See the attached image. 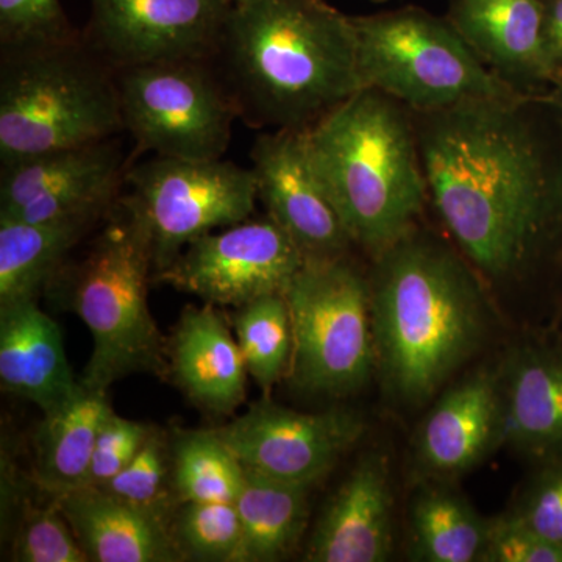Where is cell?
I'll use <instances>...</instances> for the list:
<instances>
[{"label": "cell", "instance_id": "cell-1", "mask_svg": "<svg viewBox=\"0 0 562 562\" xmlns=\"http://www.w3.org/2000/svg\"><path fill=\"white\" fill-rule=\"evenodd\" d=\"M520 105L473 101L425 113L417 140L443 224L492 277L524 265L562 199Z\"/></svg>", "mask_w": 562, "mask_h": 562}, {"label": "cell", "instance_id": "cell-2", "mask_svg": "<svg viewBox=\"0 0 562 562\" xmlns=\"http://www.w3.org/2000/svg\"><path fill=\"white\" fill-rule=\"evenodd\" d=\"M216 57L241 117L312 127L362 90L351 16L327 0H235Z\"/></svg>", "mask_w": 562, "mask_h": 562}, {"label": "cell", "instance_id": "cell-3", "mask_svg": "<svg viewBox=\"0 0 562 562\" xmlns=\"http://www.w3.org/2000/svg\"><path fill=\"white\" fill-rule=\"evenodd\" d=\"M371 294L376 369L398 401L430 398L482 342V291L436 244L408 235L380 254Z\"/></svg>", "mask_w": 562, "mask_h": 562}, {"label": "cell", "instance_id": "cell-4", "mask_svg": "<svg viewBox=\"0 0 562 562\" xmlns=\"http://www.w3.org/2000/svg\"><path fill=\"white\" fill-rule=\"evenodd\" d=\"M314 169L351 243L379 257L409 235L427 194L419 143L383 92H355L306 128Z\"/></svg>", "mask_w": 562, "mask_h": 562}, {"label": "cell", "instance_id": "cell-5", "mask_svg": "<svg viewBox=\"0 0 562 562\" xmlns=\"http://www.w3.org/2000/svg\"><path fill=\"white\" fill-rule=\"evenodd\" d=\"M124 131L116 70L88 41L2 50V165L113 138Z\"/></svg>", "mask_w": 562, "mask_h": 562}, {"label": "cell", "instance_id": "cell-6", "mask_svg": "<svg viewBox=\"0 0 562 562\" xmlns=\"http://www.w3.org/2000/svg\"><path fill=\"white\" fill-rule=\"evenodd\" d=\"M362 90L431 113L473 101L524 102L486 66L449 18L419 7L351 16Z\"/></svg>", "mask_w": 562, "mask_h": 562}, {"label": "cell", "instance_id": "cell-7", "mask_svg": "<svg viewBox=\"0 0 562 562\" xmlns=\"http://www.w3.org/2000/svg\"><path fill=\"white\" fill-rule=\"evenodd\" d=\"M106 225L74 277L72 308L91 333L90 361L79 380L87 390L106 394L132 373L162 375L165 339L147 303L154 271L149 239L133 211Z\"/></svg>", "mask_w": 562, "mask_h": 562}, {"label": "cell", "instance_id": "cell-8", "mask_svg": "<svg viewBox=\"0 0 562 562\" xmlns=\"http://www.w3.org/2000/svg\"><path fill=\"white\" fill-rule=\"evenodd\" d=\"M284 299L290 382L330 397L361 390L376 369L371 284L344 257L305 258Z\"/></svg>", "mask_w": 562, "mask_h": 562}, {"label": "cell", "instance_id": "cell-9", "mask_svg": "<svg viewBox=\"0 0 562 562\" xmlns=\"http://www.w3.org/2000/svg\"><path fill=\"white\" fill-rule=\"evenodd\" d=\"M209 58L116 70L124 131L140 150L184 160H220L241 117Z\"/></svg>", "mask_w": 562, "mask_h": 562}, {"label": "cell", "instance_id": "cell-10", "mask_svg": "<svg viewBox=\"0 0 562 562\" xmlns=\"http://www.w3.org/2000/svg\"><path fill=\"white\" fill-rule=\"evenodd\" d=\"M132 194L124 199L149 239L158 273L216 228L247 221L258 201L251 169L231 161L155 157L127 173Z\"/></svg>", "mask_w": 562, "mask_h": 562}, {"label": "cell", "instance_id": "cell-11", "mask_svg": "<svg viewBox=\"0 0 562 562\" xmlns=\"http://www.w3.org/2000/svg\"><path fill=\"white\" fill-rule=\"evenodd\" d=\"M303 261L297 244L268 217L201 236L154 277L211 305L241 308L268 295H284Z\"/></svg>", "mask_w": 562, "mask_h": 562}, {"label": "cell", "instance_id": "cell-12", "mask_svg": "<svg viewBox=\"0 0 562 562\" xmlns=\"http://www.w3.org/2000/svg\"><path fill=\"white\" fill-rule=\"evenodd\" d=\"M228 3L221 0H91L88 44L114 70L216 54Z\"/></svg>", "mask_w": 562, "mask_h": 562}, {"label": "cell", "instance_id": "cell-13", "mask_svg": "<svg viewBox=\"0 0 562 562\" xmlns=\"http://www.w3.org/2000/svg\"><path fill=\"white\" fill-rule=\"evenodd\" d=\"M362 431L364 424L350 412L299 413L271 402L216 430L244 468L305 486L324 479Z\"/></svg>", "mask_w": 562, "mask_h": 562}, {"label": "cell", "instance_id": "cell-14", "mask_svg": "<svg viewBox=\"0 0 562 562\" xmlns=\"http://www.w3.org/2000/svg\"><path fill=\"white\" fill-rule=\"evenodd\" d=\"M124 179L121 149L113 138L2 165L0 220L102 216Z\"/></svg>", "mask_w": 562, "mask_h": 562}, {"label": "cell", "instance_id": "cell-15", "mask_svg": "<svg viewBox=\"0 0 562 562\" xmlns=\"http://www.w3.org/2000/svg\"><path fill=\"white\" fill-rule=\"evenodd\" d=\"M258 199L305 258L344 257L351 239L310 158L306 128L262 133L250 151Z\"/></svg>", "mask_w": 562, "mask_h": 562}, {"label": "cell", "instance_id": "cell-16", "mask_svg": "<svg viewBox=\"0 0 562 562\" xmlns=\"http://www.w3.org/2000/svg\"><path fill=\"white\" fill-rule=\"evenodd\" d=\"M392 547L390 465L383 454L362 458L317 522L306 560L383 562Z\"/></svg>", "mask_w": 562, "mask_h": 562}, {"label": "cell", "instance_id": "cell-17", "mask_svg": "<svg viewBox=\"0 0 562 562\" xmlns=\"http://www.w3.org/2000/svg\"><path fill=\"white\" fill-rule=\"evenodd\" d=\"M502 438V382L495 373L480 371L436 403L422 425L417 457L432 475H460L479 464Z\"/></svg>", "mask_w": 562, "mask_h": 562}, {"label": "cell", "instance_id": "cell-18", "mask_svg": "<svg viewBox=\"0 0 562 562\" xmlns=\"http://www.w3.org/2000/svg\"><path fill=\"white\" fill-rule=\"evenodd\" d=\"M0 383L3 391L55 412L80 391L74 379L60 327L36 299L0 306Z\"/></svg>", "mask_w": 562, "mask_h": 562}, {"label": "cell", "instance_id": "cell-19", "mask_svg": "<svg viewBox=\"0 0 562 562\" xmlns=\"http://www.w3.org/2000/svg\"><path fill=\"white\" fill-rule=\"evenodd\" d=\"M447 18L502 79L557 85L546 49L542 0H452Z\"/></svg>", "mask_w": 562, "mask_h": 562}, {"label": "cell", "instance_id": "cell-20", "mask_svg": "<svg viewBox=\"0 0 562 562\" xmlns=\"http://www.w3.org/2000/svg\"><path fill=\"white\" fill-rule=\"evenodd\" d=\"M57 505L90 561L179 560V549L161 516L121 501L102 487L66 492L58 495Z\"/></svg>", "mask_w": 562, "mask_h": 562}, {"label": "cell", "instance_id": "cell-21", "mask_svg": "<svg viewBox=\"0 0 562 562\" xmlns=\"http://www.w3.org/2000/svg\"><path fill=\"white\" fill-rule=\"evenodd\" d=\"M172 371L183 391L211 412L246 401L247 366L216 305L184 310L172 341Z\"/></svg>", "mask_w": 562, "mask_h": 562}, {"label": "cell", "instance_id": "cell-22", "mask_svg": "<svg viewBox=\"0 0 562 562\" xmlns=\"http://www.w3.org/2000/svg\"><path fill=\"white\" fill-rule=\"evenodd\" d=\"M502 387V441L546 461L562 458V351H517Z\"/></svg>", "mask_w": 562, "mask_h": 562}, {"label": "cell", "instance_id": "cell-23", "mask_svg": "<svg viewBox=\"0 0 562 562\" xmlns=\"http://www.w3.org/2000/svg\"><path fill=\"white\" fill-rule=\"evenodd\" d=\"M111 413L106 394L80 384L69 402L44 414L36 441V473L44 490L58 497L87 486L99 431Z\"/></svg>", "mask_w": 562, "mask_h": 562}, {"label": "cell", "instance_id": "cell-24", "mask_svg": "<svg viewBox=\"0 0 562 562\" xmlns=\"http://www.w3.org/2000/svg\"><path fill=\"white\" fill-rule=\"evenodd\" d=\"M310 487L246 469L235 502L243 530L235 562H271L290 554L305 531Z\"/></svg>", "mask_w": 562, "mask_h": 562}, {"label": "cell", "instance_id": "cell-25", "mask_svg": "<svg viewBox=\"0 0 562 562\" xmlns=\"http://www.w3.org/2000/svg\"><path fill=\"white\" fill-rule=\"evenodd\" d=\"M99 217L49 222L0 220V306L36 299L69 250Z\"/></svg>", "mask_w": 562, "mask_h": 562}, {"label": "cell", "instance_id": "cell-26", "mask_svg": "<svg viewBox=\"0 0 562 562\" xmlns=\"http://www.w3.org/2000/svg\"><path fill=\"white\" fill-rule=\"evenodd\" d=\"M417 557L428 562L482 560L491 522L479 516L460 495L446 490L422 492L413 505Z\"/></svg>", "mask_w": 562, "mask_h": 562}, {"label": "cell", "instance_id": "cell-27", "mask_svg": "<svg viewBox=\"0 0 562 562\" xmlns=\"http://www.w3.org/2000/svg\"><path fill=\"white\" fill-rule=\"evenodd\" d=\"M235 331L247 372L262 391H271L288 375L291 362V316L284 295H268L238 308Z\"/></svg>", "mask_w": 562, "mask_h": 562}, {"label": "cell", "instance_id": "cell-28", "mask_svg": "<svg viewBox=\"0 0 562 562\" xmlns=\"http://www.w3.org/2000/svg\"><path fill=\"white\" fill-rule=\"evenodd\" d=\"M246 468L216 431L192 432L177 443L173 483L183 503H235Z\"/></svg>", "mask_w": 562, "mask_h": 562}, {"label": "cell", "instance_id": "cell-29", "mask_svg": "<svg viewBox=\"0 0 562 562\" xmlns=\"http://www.w3.org/2000/svg\"><path fill=\"white\" fill-rule=\"evenodd\" d=\"M235 503H184L173 524L179 552L202 561L235 562L241 542Z\"/></svg>", "mask_w": 562, "mask_h": 562}, {"label": "cell", "instance_id": "cell-30", "mask_svg": "<svg viewBox=\"0 0 562 562\" xmlns=\"http://www.w3.org/2000/svg\"><path fill=\"white\" fill-rule=\"evenodd\" d=\"M80 36L60 0H0L2 50L52 46Z\"/></svg>", "mask_w": 562, "mask_h": 562}, {"label": "cell", "instance_id": "cell-31", "mask_svg": "<svg viewBox=\"0 0 562 562\" xmlns=\"http://www.w3.org/2000/svg\"><path fill=\"white\" fill-rule=\"evenodd\" d=\"M14 560L21 562H88L60 508L32 512L25 517L14 542Z\"/></svg>", "mask_w": 562, "mask_h": 562}, {"label": "cell", "instance_id": "cell-32", "mask_svg": "<svg viewBox=\"0 0 562 562\" xmlns=\"http://www.w3.org/2000/svg\"><path fill=\"white\" fill-rule=\"evenodd\" d=\"M165 446L157 431H150L132 461L105 487L121 501L161 516L166 480Z\"/></svg>", "mask_w": 562, "mask_h": 562}, {"label": "cell", "instance_id": "cell-33", "mask_svg": "<svg viewBox=\"0 0 562 562\" xmlns=\"http://www.w3.org/2000/svg\"><path fill=\"white\" fill-rule=\"evenodd\" d=\"M513 516L528 530L562 546V458L547 461Z\"/></svg>", "mask_w": 562, "mask_h": 562}, {"label": "cell", "instance_id": "cell-34", "mask_svg": "<svg viewBox=\"0 0 562 562\" xmlns=\"http://www.w3.org/2000/svg\"><path fill=\"white\" fill-rule=\"evenodd\" d=\"M150 431L146 425L111 413L99 431L87 486L105 487L138 453Z\"/></svg>", "mask_w": 562, "mask_h": 562}, {"label": "cell", "instance_id": "cell-35", "mask_svg": "<svg viewBox=\"0 0 562 562\" xmlns=\"http://www.w3.org/2000/svg\"><path fill=\"white\" fill-rule=\"evenodd\" d=\"M484 562H562V546L528 530L513 516L491 522Z\"/></svg>", "mask_w": 562, "mask_h": 562}, {"label": "cell", "instance_id": "cell-36", "mask_svg": "<svg viewBox=\"0 0 562 562\" xmlns=\"http://www.w3.org/2000/svg\"><path fill=\"white\" fill-rule=\"evenodd\" d=\"M546 49L552 63L557 83L562 80V0H542Z\"/></svg>", "mask_w": 562, "mask_h": 562}, {"label": "cell", "instance_id": "cell-37", "mask_svg": "<svg viewBox=\"0 0 562 562\" xmlns=\"http://www.w3.org/2000/svg\"><path fill=\"white\" fill-rule=\"evenodd\" d=\"M552 101L562 110V80L554 85Z\"/></svg>", "mask_w": 562, "mask_h": 562}, {"label": "cell", "instance_id": "cell-38", "mask_svg": "<svg viewBox=\"0 0 562 562\" xmlns=\"http://www.w3.org/2000/svg\"><path fill=\"white\" fill-rule=\"evenodd\" d=\"M221 2L228 3V5H232L235 0H221Z\"/></svg>", "mask_w": 562, "mask_h": 562}, {"label": "cell", "instance_id": "cell-39", "mask_svg": "<svg viewBox=\"0 0 562 562\" xmlns=\"http://www.w3.org/2000/svg\"><path fill=\"white\" fill-rule=\"evenodd\" d=\"M375 2H384V0H375Z\"/></svg>", "mask_w": 562, "mask_h": 562}]
</instances>
